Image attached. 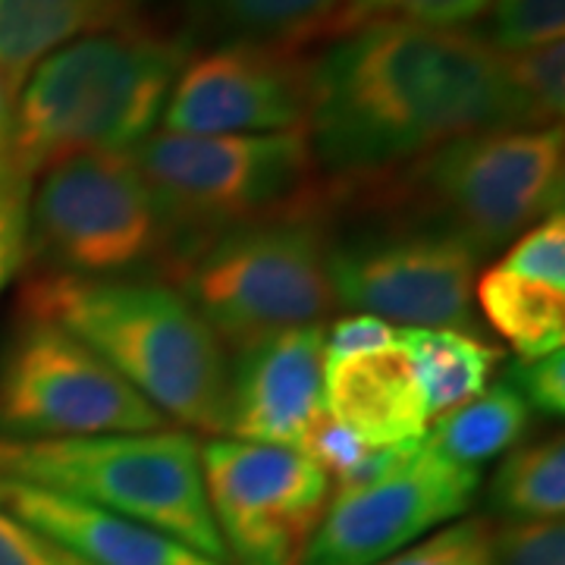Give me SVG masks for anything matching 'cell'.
<instances>
[{
	"instance_id": "cell-1",
	"label": "cell",
	"mask_w": 565,
	"mask_h": 565,
	"mask_svg": "<svg viewBox=\"0 0 565 565\" xmlns=\"http://www.w3.org/2000/svg\"><path fill=\"white\" fill-rule=\"evenodd\" d=\"M537 126L478 32L371 17L311 57L305 136L330 192L386 180L446 141Z\"/></svg>"
},
{
	"instance_id": "cell-2",
	"label": "cell",
	"mask_w": 565,
	"mask_h": 565,
	"mask_svg": "<svg viewBox=\"0 0 565 565\" xmlns=\"http://www.w3.org/2000/svg\"><path fill=\"white\" fill-rule=\"evenodd\" d=\"M20 315L73 333L170 424L202 434L226 430V345L177 286L145 277L32 274Z\"/></svg>"
},
{
	"instance_id": "cell-3",
	"label": "cell",
	"mask_w": 565,
	"mask_h": 565,
	"mask_svg": "<svg viewBox=\"0 0 565 565\" xmlns=\"http://www.w3.org/2000/svg\"><path fill=\"white\" fill-rule=\"evenodd\" d=\"M189 57V35L151 17L47 54L13 98V173L32 185L70 154H129L154 132Z\"/></svg>"
},
{
	"instance_id": "cell-4",
	"label": "cell",
	"mask_w": 565,
	"mask_h": 565,
	"mask_svg": "<svg viewBox=\"0 0 565 565\" xmlns=\"http://www.w3.org/2000/svg\"><path fill=\"white\" fill-rule=\"evenodd\" d=\"M565 132L497 129L434 148L386 180L330 192V211H374L462 243L478 262L563 211Z\"/></svg>"
},
{
	"instance_id": "cell-5",
	"label": "cell",
	"mask_w": 565,
	"mask_h": 565,
	"mask_svg": "<svg viewBox=\"0 0 565 565\" xmlns=\"http://www.w3.org/2000/svg\"><path fill=\"white\" fill-rule=\"evenodd\" d=\"M161 280L177 286L230 349L264 333L323 323L337 308L327 207L204 236L182 248Z\"/></svg>"
},
{
	"instance_id": "cell-6",
	"label": "cell",
	"mask_w": 565,
	"mask_h": 565,
	"mask_svg": "<svg viewBox=\"0 0 565 565\" xmlns=\"http://www.w3.org/2000/svg\"><path fill=\"white\" fill-rule=\"evenodd\" d=\"M0 481L57 490L110 509L226 563L204 493L202 444L195 434L163 427L70 440H0Z\"/></svg>"
},
{
	"instance_id": "cell-7",
	"label": "cell",
	"mask_w": 565,
	"mask_h": 565,
	"mask_svg": "<svg viewBox=\"0 0 565 565\" xmlns=\"http://www.w3.org/2000/svg\"><path fill=\"white\" fill-rule=\"evenodd\" d=\"M129 154L170 223V262L182 248L230 226L327 207L305 129L264 136H185L161 129Z\"/></svg>"
},
{
	"instance_id": "cell-8",
	"label": "cell",
	"mask_w": 565,
	"mask_h": 565,
	"mask_svg": "<svg viewBox=\"0 0 565 565\" xmlns=\"http://www.w3.org/2000/svg\"><path fill=\"white\" fill-rule=\"evenodd\" d=\"M25 262L35 274L82 280L163 277L173 233L139 163L122 151H82L44 167L25 202Z\"/></svg>"
},
{
	"instance_id": "cell-9",
	"label": "cell",
	"mask_w": 565,
	"mask_h": 565,
	"mask_svg": "<svg viewBox=\"0 0 565 565\" xmlns=\"http://www.w3.org/2000/svg\"><path fill=\"white\" fill-rule=\"evenodd\" d=\"M173 424L63 327L20 315L0 349V440L141 434Z\"/></svg>"
},
{
	"instance_id": "cell-10",
	"label": "cell",
	"mask_w": 565,
	"mask_h": 565,
	"mask_svg": "<svg viewBox=\"0 0 565 565\" xmlns=\"http://www.w3.org/2000/svg\"><path fill=\"white\" fill-rule=\"evenodd\" d=\"M355 214L371 217L355 233L330 223V286L337 308L374 315L393 327L475 333L481 262L444 233L374 211Z\"/></svg>"
},
{
	"instance_id": "cell-11",
	"label": "cell",
	"mask_w": 565,
	"mask_h": 565,
	"mask_svg": "<svg viewBox=\"0 0 565 565\" xmlns=\"http://www.w3.org/2000/svg\"><path fill=\"white\" fill-rule=\"evenodd\" d=\"M204 493L226 565H296L330 503L321 465L299 449L202 444Z\"/></svg>"
},
{
	"instance_id": "cell-12",
	"label": "cell",
	"mask_w": 565,
	"mask_h": 565,
	"mask_svg": "<svg viewBox=\"0 0 565 565\" xmlns=\"http://www.w3.org/2000/svg\"><path fill=\"white\" fill-rule=\"evenodd\" d=\"M481 471L408 446L403 459L364 484L330 490V503L296 565H377L462 519Z\"/></svg>"
},
{
	"instance_id": "cell-13",
	"label": "cell",
	"mask_w": 565,
	"mask_h": 565,
	"mask_svg": "<svg viewBox=\"0 0 565 565\" xmlns=\"http://www.w3.org/2000/svg\"><path fill=\"white\" fill-rule=\"evenodd\" d=\"M308 51L226 41L189 57L163 107V129L185 136L296 132L311 107Z\"/></svg>"
},
{
	"instance_id": "cell-14",
	"label": "cell",
	"mask_w": 565,
	"mask_h": 565,
	"mask_svg": "<svg viewBox=\"0 0 565 565\" xmlns=\"http://www.w3.org/2000/svg\"><path fill=\"white\" fill-rule=\"evenodd\" d=\"M323 323L289 327L236 345L226 381V430L245 444L302 452L323 412Z\"/></svg>"
},
{
	"instance_id": "cell-15",
	"label": "cell",
	"mask_w": 565,
	"mask_h": 565,
	"mask_svg": "<svg viewBox=\"0 0 565 565\" xmlns=\"http://www.w3.org/2000/svg\"><path fill=\"white\" fill-rule=\"evenodd\" d=\"M0 509L85 565H221L154 527L57 490L0 481Z\"/></svg>"
},
{
	"instance_id": "cell-16",
	"label": "cell",
	"mask_w": 565,
	"mask_h": 565,
	"mask_svg": "<svg viewBox=\"0 0 565 565\" xmlns=\"http://www.w3.org/2000/svg\"><path fill=\"white\" fill-rule=\"evenodd\" d=\"M323 412L362 444H422L427 430L422 386L399 345L359 352L323 364Z\"/></svg>"
},
{
	"instance_id": "cell-17",
	"label": "cell",
	"mask_w": 565,
	"mask_h": 565,
	"mask_svg": "<svg viewBox=\"0 0 565 565\" xmlns=\"http://www.w3.org/2000/svg\"><path fill=\"white\" fill-rule=\"evenodd\" d=\"M141 17V0H0V79L17 98L47 54Z\"/></svg>"
},
{
	"instance_id": "cell-18",
	"label": "cell",
	"mask_w": 565,
	"mask_h": 565,
	"mask_svg": "<svg viewBox=\"0 0 565 565\" xmlns=\"http://www.w3.org/2000/svg\"><path fill=\"white\" fill-rule=\"evenodd\" d=\"M230 41L308 51L359 25V0H195Z\"/></svg>"
},
{
	"instance_id": "cell-19",
	"label": "cell",
	"mask_w": 565,
	"mask_h": 565,
	"mask_svg": "<svg viewBox=\"0 0 565 565\" xmlns=\"http://www.w3.org/2000/svg\"><path fill=\"white\" fill-rule=\"evenodd\" d=\"M396 345L415 367L427 418H437L446 408H456L484 393L497 367L503 364L500 345L484 343L481 337L465 330L396 327Z\"/></svg>"
},
{
	"instance_id": "cell-20",
	"label": "cell",
	"mask_w": 565,
	"mask_h": 565,
	"mask_svg": "<svg viewBox=\"0 0 565 565\" xmlns=\"http://www.w3.org/2000/svg\"><path fill=\"white\" fill-rule=\"evenodd\" d=\"M531 422L534 412L525 399L509 384H497L437 415L434 424H427L422 444L449 462L478 468L522 444Z\"/></svg>"
},
{
	"instance_id": "cell-21",
	"label": "cell",
	"mask_w": 565,
	"mask_h": 565,
	"mask_svg": "<svg viewBox=\"0 0 565 565\" xmlns=\"http://www.w3.org/2000/svg\"><path fill=\"white\" fill-rule=\"evenodd\" d=\"M475 308L519 359L550 355L565 343V292L490 267L475 282Z\"/></svg>"
},
{
	"instance_id": "cell-22",
	"label": "cell",
	"mask_w": 565,
	"mask_h": 565,
	"mask_svg": "<svg viewBox=\"0 0 565 565\" xmlns=\"http://www.w3.org/2000/svg\"><path fill=\"white\" fill-rule=\"evenodd\" d=\"M490 512L503 522L563 519L565 440L559 430L509 449L490 481Z\"/></svg>"
},
{
	"instance_id": "cell-23",
	"label": "cell",
	"mask_w": 565,
	"mask_h": 565,
	"mask_svg": "<svg viewBox=\"0 0 565 565\" xmlns=\"http://www.w3.org/2000/svg\"><path fill=\"white\" fill-rule=\"evenodd\" d=\"M484 29L481 39L500 51H531L553 41H563L565 32V0H490L481 17Z\"/></svg>"
},
{
	"instance_id": "cell-24",
	"label": "cell",
	"mask_w": 565,
	"mask_h": 565,
	"mask_svg": "<svg viewBox=\"0 0 565 565\" xmlns=\"http://www.w3.org/2000/svg\"><path fill=\"white\" fill-rule=\"evenodd\" d=\"M505 73L537 126H563L565 110V47L553 41L544 47L503 54Z\"/></svg>"
},
{
	"instance_id": "cell-25",
	"label": "cell",
	"mask_w": 565,
	"mask_h": 565,
	"mask_svg": "<svg viewBox=\"0 0 565 565\" xmlns=\"http://www.w3.org/2000/svg\"><path fill=\"white\" fill-rule=\"evenodd\" d=\"M377 565H497L493 525L487 519H456Z\"/></svg>"
},
{
	"instance_id": "cell-26",
	"label": "cell",
	"mask_w": 565,
	"mask_h": 565,
	"mask_svg": "<svg viewBox=\"0 0 565 565\" xmlns=\"http://www.w3.org/2000/svg\"><path fill=\"white\" fill-rule=\"evenodd\" d=\"M505 274L522 280L541 282L565 292V214L556 211L541 223H534L515 243L505 248L503 262L497 264Z\"/></svg>"
},
{
	"instance_id": "cell-27",
	"label": "cell",
	"mask_w": 565,
	"mask_h": 565,
	"mask_svg": "<svg viewBox=\"0 0 565 565\" xmlns=\"http://www.w3.org/2000/svg\"><path fill=\"white\" fill-rule=\"evenodd\" d=\"M497 565H565V527L559 522L493 525Z\"/></svg>"
},
{
	"instance_id": "cell-28",
	"label": "cell",
	"mask_w": 565,
	"mask_h": 565,
	"mask_svg": "<svg viewBox=\"0 0 565 565\" xmlns=\"http://www.w3.org/2000/svg\"><path fill=\"white\" fill-rule=\"evenodd\" d=\"M503 384H509L531 412L546 418L565 415V355L563 349L537 355V359H515L505 367Z\"/></svg>"
},
{
	"instance_id": "cell-29",
	"label": "cell",
	"mask_w": 565,
	"mask_h": 565,
	"mask_svg": "<svg viewBox=\"0 0 565 565\" xmlns=\"http://www.w3.org/2000/svg\"><path fill=\"white\" fill-rule=\"evenodd\" d=\"M25 202L29 185L10 180L0 185V292L20 274L25 264Z\"/></svg>"
},
{
	"instance_id": "cell-30",
	"label": "cell",
	"mask_w": 565,
	"mask_h": 565,
	"mask_svg": "<svg viewBox=\"0 0 565 565\" xmlns=\"http://www.w3.org/2000/svg\"><path fill=\"white\" fill-rule=\"evenodd\" d=\"M0 565H85L44 534L0 509Z\"/></svg>"
},
{
	"instance_id": "cell-31",
	"label": "cell",
	"mask_w": 565,
	"mask_h": 565,
	"mask_svg": "<svg viewBox=\"0 0 565 565\" xmlns=\"http://www.w3.org/2000/svg\"><path fill=\"white\" fill-rule=\"evenodd\" d=\"M390 345H396V327L374 315H349L333 327H327L323 333L327 359H349L359 352H374V349H390Z\"/></svg>"
},
{
	"instance_id": "cell-32",
	"label": "cell",
	"mask_w": 565,
	"mask_h": 565,
	"mask_svg": "<svg viewBox=\"0 0 565 565\" xmlns=\"http://www.w3.org/2000/svg\"><path fill=\"white\" fill-rule=\"evenodd\" d=\"M10 148H13V95L0 79V182L20 180L13 173V163H10Z\"/></svg>"
},
{
	"instance_id": "cell-33",
	"label": "cell",
	"mask_w": 565,
	"mask_h": 565,
	"mask_svg": "<svg viewBox=\"0 0 565 565\" xmlns=\"http://www.w3.org/2000/svg\"><path fill=\"white\" fill-rule=\"evenodd\" d=\"M0 185H3V182H0Z\"/></svg>"
}]
</instances>
